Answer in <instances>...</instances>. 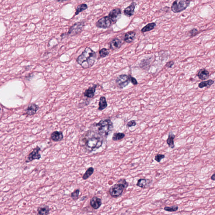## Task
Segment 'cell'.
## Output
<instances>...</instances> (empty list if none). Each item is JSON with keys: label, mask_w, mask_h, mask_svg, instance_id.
I'll return each mask as SVG.
<instances>
[{"label": "cell", "mask_w": 215, "mask_h": 215, "mask_svg": "<svg viewBox=\"0 0 215 215\" xmlns=\"http://www.w3.org/2000/svg\"><path fill=\"white\" fill-rule=\"evenodd\" d=\"M112 24V23L109 17L106 16L98 20L96 23V26L98 28L106 29L110 27Z\"/></svg>", "instance_id": "9"}, {"label": "cell", "mask_w": 215, "mask_h": 215, "mask_svg": "<svg viewBox=\"0 0 215 215\" xmlns=\"http://www.w3.org/2000/svg\"><path fill=\"white\" fill-rule=\"evenodd\" d=\"M211 180L213 181L215 180V173L214 174L211 176Z\"/></svg>", "instance_id": "38"}, {"label": "cell", "mask_w": 215, "mask_h": 215, "mask_svg": "<svg viewBox=\"0 0 215 215\" xmlns=\"http://www.w3.org/2000/svg\"><path fill=\"white\" fill-rule=\"evenodd\" d=\"M61 36L62 39H63V38H66L67 36V33H63V34L61 35Z\"/></svg>", "instance_id": "37"}, {"label": "cell", "mask_w": 215, "mask_h": 215, "mask_svg": "<svg viewBox=\"0 0 215 215\" xmlns=\"http://www.w3.org/2000/svg\"><path fill=\"white\" fill-rule=\"evenodd\" d=\"M131 82L132 83V84H133L134 85H136L138 84V82H137V80L135 79L134 77H132L131 76Z\"/></svg>", "instance_id": "36"}, {"label": "cell", "mask_w": 215, "mask_h": 215, "mask_svg": "<svg viewBox=\"0 0 215 215\" xmlns=\"http://www.w3.org/2000/svg\"><path fill=\"white\" fill-rule=\"evenodd\" d=\"M124 189L125 188L122 184H115L110 187L109 192L113 197H118L122 195Z\"/></svg>", "instance_id": "7"}, {"label": "cell", "mask_w": 215, "mask_h": 215, "mask_svg": "<svg viewBox=\"0 0 215 215\" xmlns=\"http://www.w3.org/2000/svg\"><path fill=\"white\" fill-rule=\"evenodd\" d=\"M122 15V10L119 8H115L109 12V16L112 23H115L120 18Z\"/></svg>", "instance_id": "10"}, {"label": "cell", "mask_w": 215, "mask_h": 215, "mask_svg": "<svg viewBox=\"0 0 215 215\" xmlns=\"http://www.w3.org/2000/svg\"><path fill=\"white\" fill-rule=\"evenodd\" d=\"M191 1L187 0H176L173 3L171 9L174 13H179L185 10L190 6Z\"/></svg>", "instance_id": "4"}, {"label": "cell", "mask_w": 215, "mask_h": 215, "mask_svg": "<svg viewBox=\"0 0 215 215\" xmlns=\"http://www.w3.org/2000/svg\"><path fill=\"white\" fill-rule=\"evenodd\" d=\"M174 61H170V62H168V63H167L165 66H166V67H167V68H171L173 66H174Z\"/></svg>", "instance_id": "35"}, {"label": "cell", "mask_w": 215, "mask_h": 215, "mask_svg": "<svg viewBox=\"0 0 215 215\" xmlns=\"http://www.w3.org/2000/svg\"><path fill=\"white\" fill-rule=\"evenodd\" d=\"M39 215H48L49 213V208L46 205H42L38 208V209Z\"/></svg>", "instance_id": "21"}, {"label": "cell", "mask_w": 215, "mask_h": 215, "mask_svg": "<svg viewBox=\"0 0 215 215\" xmlns=\"http://www.w3.org/2000/svg\"><path fill=\"white\" fill-rule=\"evenodd\" d=\"M84 25L85 23L84 21L77 22L74 24L70 28L68 32L67 33V36L69 35L71 37H72L80 33L83 30Z\"/></svg>", "instance_id": "6"}, {"label": "cell", "mask_w": 215, "mask_h": 215, "mask_svg": "<svg viewBox=\"0 0 215 215\" xmlns=\"http://www.w3.org/2000/svg\"><path fill=\"white\" fill-rule=\"evenodd\" d=\"M39 109L38 105L35 104H31L29 105L25 110V113L28 116H33L36 114Z\"/></svg>", "instance_id": "11"}, {"label": "cell", "mask_w": 215, "mask_h": 215, "mask_svg": "<svg viewBox=\"0 0 215 215\" xmlns=\"http://www.w3.org/2000/svg\"><path fill=\"white\" fill-rule=\"evenodd\" d=\"M122 42L118 38L113 39L109 43V48L112 50L120 48L122 46Z\"/></svg>", "instance_id": "16"}, {"label": "cell", "mask_w": 215, "mask_h": 215, "mask_svg": "<svg viewBox=\"0 0 215 215\" xmlns=\"http://www.w3.org/2000/svg\"><path fill=\"white\" fill-rule=\"evenodd\" d=\"M97 85H94L92 87H90L84 92V96L88 98H93L95 95Z\"/></svg>", "instance_id": "12"}, {"label": "cell", "mask_w": 215, "mask_h": 215, "mask_svg": "<svg viewBox=\"0 0 215 215\" xmlns=\"http://www.w3.org/2000/svg\"><path fill=\"white\" fill-rule=\"evenodd\" d=\"M179 209L178 206L177 205H173V206H171V207H164V209L165 211H167L168 212H175L177 211Z\"/></svg>", "instance_id": "28"}, {"label": "cell", "mask_w": 215, "mask_h": 215, "mask_svg": "<svg viewBox=\"0 0 215 215\" xmlns=\"http://www.w3.org/2000/svg\"><path fill=\"white\" fill-rule=\"evenodd\" d=\"M99 54L101 58H105L109 55V52L106 48H102L99 51Z\"/></svg>", "instance_id": "29"}, {"label": "cell", "mask_w": 215, "mask_h": 215, "mask_svg": "<svg viewBox=\"0 0 215 215\" xmlns=\"http://www.w3.org/2000/svg\"><path fill=\"white\" fill-rule=\"evenodd\" d=\"M88 5L85 4H81L79 5L76 7L75 15H78L80 12H83L85 10L88 8Z\"/></svg>", "instance_id": "24"}, {"label": "cell", "mask_w": 215, "mask_h": 215, "mask_svg": "<svg viewBox=\"0 0 215 215\" xmlns=\"http://www.w3.org/2000/svg\"><path fill=\"white\" fill-rule=\"evenodd\" d=\"M214 83V81L212 80H209L206 81H203L200 83L198 85V87L200 88H202L204 87L209 88Z\"/></svg>", "instance_id": "23"}, {"label": "cell", "mask_w": 215, "mask_h": 215, "mask_svg": "<svg viewBox=\"0 0 215 215\" xmlns=\"http://www.w3.org/2000/svg\"><path fill=\"white\" fill-rule=\"evenodd\" d=\"M136 33L134 31H130L125 34L124 41L127 43H131L135 38Z\"/></svg>", "instance_id": "18"}, {"label": "cell", "mask_w": 215, "mask_h": 215, "mask_svg": "<svg viewBox=\"0 0 215 215\" xmlns=\"http://www.w3.org/2000/svg\"><path fill=\"white\" fill-rule=\"evenodd\" d=\"M64 138L63 133L62 132L56 131L53 132L50 135V139L54 142H60Z\"/></svg>", "instance_id": "14"}, {"label": "cell", "mask_w": 215, "mask_h": 215, "mask_svg": "<svg viewBox=\"0 0 215 215\" xmlns=\"http://www.w3.org/2000/svg\"><path fill=\"white\" fill-rule=\"evenodd\" d=\"M137 123L134 120H131L128 122L127 126L128 127H135Z\"/></svg>", "instance_id": "34"}, {"label": "cell", "mask_w": 215, "mask_h": 215, "mask_svg": "<svg viewBox=\"0 0 215 215\" xmlns=\"http://www.w3.org/2000/svg\"><path fill=\"white\" fill-rule=\"evenodd\" d=\"M41 151V148L38 146H37L29 154L26 160L25 163H28L32 162L35 160H39L41 159V155L39 153Z\"/></svg>", "instance_id": "8"}, {"label": "cell", "mask_w": 215, "mask_h": 215, "mask_svg": "<svg viewBox=\"0 0 215 215\" xmlns=\"http://www.w3.org/2000/svg\"><path fill=\"white\" fill-rule=\"evenodd\" d=\"M118 184H122L124 186L125 189H126L129 186V183L126 181L125 179H122L118 181Z\"/></svg>", "instance_id": "32"}, {"label": "cell", "mask_w": 215, "mask_h": 215, "mask_svg": "<svg viewBox=\"0 0 215 215\" xmlns=\"http://www.w3.org/2000/svg\"><path fill=\"white\" fill-rule=\"evenodd\" d=\"M189 33L190 35V37L191 38H193V37H194V36L198 34L199 31L196 28H193L190 30L189 32Z\"/></svg>", "instance_id": "31"}, {"label": "cell", "mask_w": 215, "mask_h": 215, "mask_svg": "<svg viewBox=\"0 0 215 215\" xmlns=\"http://www.w3.org/2000/svg\"><path fill=\"white\" fill-rule=\"evenodd\" d=\"M96 56V53L90 48L87 47L82 54L78 56L76 61L83 68H89L95 63Z\"/></svg>", "instance_id": "2"}, {"label": "cell", "mask_w": 215, "mask_h": 215, "mask_svg": "<svg viewBox=\"0 0 215 215\" xmlns=\"http://www.w3.org/2000/svg\"><path fill=\"white\" fill-rule=\"evenodd\" d=\"M131 82V75L121 74L116 80V83L118 88L123 89L127 87Z\"/></svg>", "instance_id": "5"}, {"label": "cell", "mask_w": 215, "mask_h": 215, "mask_svg": "<svg viewBox=\"0 0 215 215\" xmlns=\"http://www.w3.org/2000/svg\"><path fill=\"white\" fill-rule=\"evenodd\" d=\"M156 26V24L154 22L148 24V25H146V26H145L144 27H143V28L141 29V32L144 33V32L151 31V30L153 29Z\"/></svg>", "instance_id": "22"}, {"label": "cell", "mask_w": 215, "mask_h": 215, "mask_svg": "<svg viewBox=\"0 0 215 215\" xmlns=\"http://www.w3.org/2000/svg\"><path fill=\"white\" fill-rule=\"evenodd\" d=\"M125 134L124 133L116 132L115 133L112 137V140L113 141H118L123 139L125 137Z\"/></svg>", "instance_id": "25"}, {"label": "cell", "mask_w": 215, "mask_h": 215, "mask_svg": "<svg viewBox=\"0 0 215 215\" xmlns=\"http://www.w3.org/2000/svg\"><path fill=\"white\" fill-rule=\"evenodd\" d=\"M91 127H93L92 130L104 138H106L113 130V124L110 119H102L98 123L93 124Z\"/></svg>", "instance_id": "3"}, {"label": "cell", "mask_w": 215, "mask_h": 215, "mask_svg": "<svg viewBox=\"0 0 215 215\" xmlns=\"http://www.w3.org/2000/svg\"><path fill=\"white\" fill-rule=\"evenodd\" d=\"M147 180L145 179H140L137 181V186L142 188H145L147 185Z\"/></svg>", "instance_id": "27"}, {"label": "cell", "mask_w": 215, "mask_h": 215, "mask_svg": "<svg viewBox=\"0 0 215 215\" xmlns=\"http://www.w3.org/2000/svg\"><path fill=\"white\" fill-rule=\"evenodd\" d=\"M98 110L99 111H103L108 106L106 98L104 96H101L99 100V104H98Z\"/></svg>", "instance_id": "20"}, {"label": "cell", "mask_w": 215, "mask_h": 215, "mask_svg": "<svg viewBox=\"0 0 215 215\" xmlns=\"http://www.w3.org/2000/svg\"><path fill=\"white\" fill-rule=\"evenodd\" d=\"M165 158V155L161 154H158L154 158V160L158 163H160L161 161V160L164 159Z\"/></svg>", "instance_id": "30"}, {"label": "cell", "mask_w": 215, "mask_h": 215, "mask_svg": "<svg viewBox=\"0 0 215 215\" xmlns=\"http://www.w3.org/2000/svg\"><path fill=\"white\" fill-rule=\"evenodd\" d=\"M90 205L94 209H98L102 205V201L101 199L97 197H94L90 200Z\"/></svg>", "instance_id": "15"}, {"label": "cell", "mask_w": 215, "mask_h": 215, "mask_svg": "<svg viewBox=\"0 0 215 215\" xmlns=\"http://www.w3.org/2000/svg\"><path fill=\"white\" fill-rule=\"evenodd\" d=\"M175 137V136L172 132H169L168 135V138L167 140V144L169 147L172 149H174L175 148L174 143V139Z\"/></svg>", "instance_id": "19"}, {"label": "cell", "mask_w": 215, "mask_h": 215, "mask_svg": "<svg viewBox=\"0 0 215 215\" xmlns=\"http://www.w3.org/2000/svg\"><path fill=\"white\" fill-rule=\"evenodd\" d=\"M80 190H75L73 193H72L71 195V197L74 200H76L78 198V197H79V193H80Z\"/></svg>", "instance_id": "33"}, {"label": "cell", "mask_w": 215, "mask_h": 215, "mask_svg": "<svg viewBox=\"0 0 215 215\" xmlns=\"http://www.w3.org/2000/svg\"><path fill=\"white\" fill-rule=\"evenodd\" d=\"M104 138L97 132L90 130L81 137L80 143L87 152L91 153L101 148Z\"/></svg>", "instance_id": "1"}, {"label": "cell", "mask_w": 215, "mask_h": 215, "mask_svg": "<svg viewBox=\"0 0 215 215\" xmlns=\"http://www.w3.org/2000/svg\"><path fill=\"white\" fill-rule=\"evenodd\" d=\"M94 171V169L93 167H91L87 169L85 173L84 174L83 176V179H84V180H86V179H88L89 177H90L93 174Z\"/></svg>", "instance_id": "26"}, {"label": "cell", "mask_w": 215, "mask_h": 215, "mask_svg": "<svg viewBox=\"0 0 215 215\" xmlns=\"http://www.w3.org/2000/svg\"><path fill=\"white\" fill-rule=\"evenodd\" d=\"M197 75L199 78L202 80H207L210 76L209 71L205 69H202L200 70Z\"/></svg>", "instance_id": "17"}, {"label": "cell", "mask_w": 215, "mask_h": 215, "mask_svg": "<svg viewBox=\"0 0 215 215\" xmlns=\"http://www.w3.org/2000/svg\"><path fill=\"white\" fill-rule=\"evenodd\" d=\"M136 5L137 4L136 3H132L130 6L125 8L124 10V13L125 15L127 17H131L133 15Z\"/></svg>", "instance_id": "13"}]
</instances>
